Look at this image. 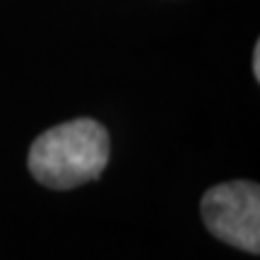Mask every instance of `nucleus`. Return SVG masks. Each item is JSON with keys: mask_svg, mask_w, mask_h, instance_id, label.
<instances>
[{"mask_svg": "<svg viewBox=\"0 0 260 260\" xmlns=\"http://www.w3.org/2000/svg\"><path fill=\"white\" fill-rule=\"evenodd\" d=\"M203 219L222 241L260 253V188L234 181L210 188L203 198Z\"/></svg>", "mask_w": 260, "mask_h": 260, "instance_id": "obj_2", "label": "nucleus"}, {"mask_svg": "<svg viewBox=\"0 0 260 260\" xmlns=\"http://www.w3.org/2000/svg\"><path fill=\"white\" fill-rule=\"evenodd\" d=\"M253 73L260 77V46H255V56H253Z\"/></svg>", "mask_w": 260, "mask_h": 260, "instance_id": "obj_3", "label": "nucleus"}, {"mask_svg": "<svg viewBox=\"0 0 260 260\" xmlns=\"http://www.w3.org/2000/svg\"><path fill=\"white\" fill-rule=\"evenodd\" d=\"M111 140L92 118L60 123L34 140L29 149V171L48 188H75L92 181L109 164Z\"/></svg>", "mask_w": 260, "mask_h": 260, "instance_id": "obj_1", "label": "nucleus"}]
</instances>
